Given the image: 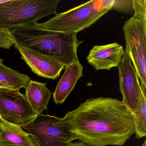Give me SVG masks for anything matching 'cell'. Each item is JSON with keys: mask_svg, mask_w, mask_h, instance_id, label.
I'll return each instance as SVG.
<instances>
[{"mask_svg": "<svg viewBox=\"0 0 146 146\" xmlns=\"http://www.w3.org/2000/svg\"><path fill=\"white\" fill-rule=\"evenodd\" d=\"M78 140L92 146H122L135 133L131 112L122 101L89 98L63 117Z\"/></svg>", "mask_w": 146, "mask_h": 146, "instance_id": "cell-1", "label": "cell"}, {"mask_svg": "<svg viewBox=\"0 0 146 146\" xmlns=\"http://www.w3.org/2000/svg\"><path fill=\"white\" fill-rule=\"evenodd\" d=\"M13 39L19 45L52 57L65 66L79 61L77 51L84 41L77 34L43 29L36 25L10 30Z\"/></svg>", "mask_w": 146, "mask_h": 146, "instance_id": "cell-2", "label": "cell"}, {"mask_svg": "<svg viewBox=\"0 0 146 146\" xmlns=\"http://www.w3.org/2000/svg\"><path fill=\"white\" fill-rule=\"evenodd\" d=\"M61 0H8L0 4V27L10 30L34 25L48 15H56Z\"/></svg>", "mask_w": 146, "mask_h": 146, "instance_id": "cell-3", "label": "cell"}, {"mask_svg": "<svg viewBox=\"0 0 146 146\" xmlns=\"http://www.w3.org/2000/svg\"><path fill=\"white\" fill-rule=\"evenodd\" d=\"M111 10L112 7L102 8L97 1H91L36 25L46 30L78 34L89 28Z\"/></svg>", "mask_w": 146, "mask_h": 146, "instance_id": "cell-4", "label": "cell"}, {"mask_svg": "<svg viewBox=\"0 0 146 146\" xmlns=\"http://www.w3.org/2000/svg\"><path fill=\"white\" fill-rule=\"evenodd\" d=\"M125 52L136 71L141 90L146 93V13L134 12L123 26Z\"/></svg>", "mask_w": 146, "mask_h": 146, "instance_id": "cell-5", "label": "cell"}, {"mask_svg": "<svg viewBox=\"0 0 146 146\" xmlns=\"http://www.w3.org/2000/svg\"><path fill=\"white\" fill-rule=\"evenodd\" d=\"M30 135L36 146H70L77 140L63 117L39 114L22 126Z\"/></svg>", "mask_w": 146, "mask_h": 146, "instance_id": "cell-6", "label": "cell"}, {"mask_svg": "<svg viewBox=\"0 0 146 146\" xmlns=\"http://www.w3.org/2000/svg\"><path fill=\"white\" fill-rule=\"evenodd\" d=\"M37 116L19 90L0 88V119L22 126Z\"/></svg>", "mask_w": 146, "mask_h": 146, "instance_id": "cell-7", "label": "cell"}, {"mask_svg": "<svg viewBox=\"0 0 146 146\" xmlns=\"http://www.w3.org/2000/svg\"><path fill=\"white\" fill-rule=\"evenodd\" d=\"M117 67L119 73V90L123 96L122 101L131 113L137 108L141 88L137 73L129 56L125 51Z\"/></svg>", "mask_w": 146, "mask_h": 146, "instance_id": "cell-8", "label": "cell"}, {"mask_svg": "<svg viewBox=\"0 0 146 146\" xmlns=\"http://www.w3.org/2000/svg\"><path fill=\"white\" fill-rule=\"evenodd\" d=\"M13 46L19 51L21 58L32 71L39 76L55 80L66 66L52 57L40 53L17 43L14 40Z\"/></svg>", "mask_w": 146, "mask_h": 146, "instance_id": "cell-9", "label": "cell"}, {"mask_svg": "<svg viewBox=\"0 0 146 146\" xmlns=\"http://www.w3.org/2000/svg\"><path fill=\"white\" fill-rule=\"evenodd\" d=\"M124 53L123 47L117 42L94 46L90 51L87 60L96 71L109 70L117 67Z\"/></svg>", "mask_w": 146, "mask_h": 146, "instance_id": "cell-10", "label": "cell"}, {"mask_svg": "<svg viewBox=\"0 0 146 146\" xmlns=\"http://www.w3.org/2000/svg\"><path fill=\"white\" fill-rule=\"evenodd\" d=\"M83 70V66L79 61L66 66L64 73L53 94L54 101L56 105H61L65 102L78 81L82 76Z\"/></svg>", "mask_w": 146, "mask_h": 146, "instance_id": "cell-11", "label": "cell"}, {"mask_svg": "<svg viewBox=\"0 0 146 146\" xmlns=\"http://www.w3.org/2000/svg\"><path fill=\"white\" fill-rule=\"evenodd\" d=\"M0 146H36L22 126L0 119Z\"/></svg>", "mask_w": 146, "mask_h": 146, "instance_id": "cell-12", "label": "cell"}, {"mask_svg": "<svg viewBox=\"0 0 146 146\" xmlns=\"http://www.w3.org/2000/svg\"><path fill=\"white\" fill-rule=\"evenodd\" d=\"M25 94L29 104L37 115L47 109L52 93L47 84L30 80L25 88Z\"/></svg>", "mask_w": 146, "mask_h": 146, "instance_id": "cell-13", "label": "cell"}, {"mask_svg": "<svg viewBox=\"0 0 146 146\" xmlns=\"http://www.w3.org/2000/svg\"><path fill=\"white\" fill-rule=\"evenodd\" d=\"M30 78L20 73L4 64V60L0 58V82L13 89L19 90L27 87Z\"/></svg>", "mask_w": 146, "mask_h": 146, "instance_id": "cell-14", "label": "cell"}, {"mask_svg": "<svg viewBox=\"0 0 146 146\" xmlns=\"http://www.w3.org/2000/svg\"><path fill=\"white\" fill-rule=\"evenodd\" d=\"M137 139L146 136V93L141 89V96L136 110L131 113Z\"/></svg>", "mask_w": 146, "mask_h": 146, "instance_id": "cell-15", "label": "cell"}, {"mask_svg": "<svg viewBox=\"0 0 146 146\" xmlns=\"http://www.w3.org/2000/svg\"><path fill=\"white\" fill-rule=\"evenodd\" d=\"M13 45V41L9 30L0 27V48L10 49Z\"/></svg>", "mask_w": 146, "mask_h": 146, "instance_id": "cell-16", "label": "cell"}, {"mask_svg": "<svg viewBox=\"0 0 146 146\" xmlns=\"http://www.w3.org/2000/svg\"><path fill=\"white\" fill-rule=\"evenodd\" d=\"M130 7H133L132 1H117L114 0L112 9L118 11L125 12L130 10Z\"/></svg>", "mask_w": 146, "mask_h": 146, "instance_id": "cell-17", "label": "cell"}, {"mask_svg": "<svg viewBox=\"0 0 146 146\" xmlns=\"http://www.w3.org/2000/svg\"><path fill=\"white\" fill-rule=\"evenodd\" d=\"M70 146H92L86 144L81 141H78L74 142L71 144Z\"/></svg>", "mask_w": 146, "mask_h": 146, "instance_id": "cell-18", "label": "cell"}, {"mask_svg": "<svg viewBox=\"0 0 146 146\" xmlns=\"http://www.w3.org/2000/svg\"><path fill=\"white\" fill-rule=\"evenodd\" d=\"M146 141H144V143H143L142 146H146Z\"/></svg>", "mask_w": 146, "mask_h": 146, "instance_id": "cell-19", "label": "cell"}]
</instances>
